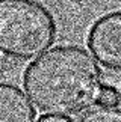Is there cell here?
<instances>
[{"label": "cell", "mask_w": 121, "mask_h": 122, "mask_svg": "<svg viewBox=\"0 0 121 122\" xmlns=\"http://www.w3.org/2000/svg\"><path fill=\"white\" fill-rule=\"evenodd\" d=\"M23 86L36 109L47 115L74 116L99 102L103 72L79 45H59L38 56L23 74Z\"/></svg>", "instance_id": "6da1fadb"}, {"label": "cell", "mask_w": 121, "mask_h": 122, "mask_svg": "<svg viewBox=\"0 0 121 122\" xmlns=\"http://www.w3.org/2000/svg\"><path fill=\"white\" fill-rule=\"evenodd\" d=\"M86 45L100 66L121 72V9L104 14L92 23Z\"/></svg>", "instance_id": "3957f363"}, {"label": "cell", "mask_w": 121, "mask_h": 122, "mask_svg": "<svg viewBox=\"0 0 121 122\" xmlns=\"http://www.w3.org/2000/svg\"><path fill=\"white\" fill-rule=\"evenodd\" d=\"M36 110L18 86L0 83V122H35Z\"/></svg>", "instance_id": "277c9868"}, {"label": "cell", "mask_w": 121, "mask_h": 122, "mask_svg": "<svg viewBox=\"0 0 121 122\" xmlns=\"http://www.w3.org/2000/svg\"><path fill=\"white\" fill-rule=\"evenodd\" d=\"M58 23L38 0H0V53L14 60H32L55 44Z\"/></svg>", "instance_id": "7a4b0ae2"}, {"label": "cell", "mask_w": 121, "mask_h": 122, "mask_svg": "<svg viewBox=\"0 0 121 122\" xmlns=\"http://www.w3.org/2000/svg\"><path fill=\"white\" fill-rule=\"evenodd\" d=\"M118 106L121 107V84H120V89H118Z\"/></svg>", "instance_id": "ba28073f"}, {"label": "cell", "mask_w": 121, "mask_h": 122, "mask_svg": "<svg viewBox=\"0 0 121 122\" xmlns=\"http://www.w3.org/2000/svg\"><path fill=\"white\" fill-rule=\"evenodd\" d=\"M99 104L103 107H115L118 104V89L109 86V84H104L100 92Z\"/></svg>", "instance_id": "8992f818"}, {"label": "cell", "mask_w": 121, "mask_h": 122, "mask_svg": "<svg viewBox=\"0 0 121 122\" xmlns=\"http://www.w3.org/2000/svg\"><path fill=\"white\" fill-rule=\"evenodd\" d=\"M35 122H74L68 116H60V115H43L39 116L38 121Z\"/></svg>", "instance_id": "52a82bcc"}, {"label": "cell", "mask_w": 121, "mask_h": 122, "mask_svg": "<svg viewBox=\"0 0 121 122\" xmlns=\"http://www.w3.org/2000/svg\"><path fill=\"white\" fill-rule=\"evenodd\" d=\"M79 122H121V110H117L115 107L99 106L86 110Z\"/></svg>", "instance_id": "5b68a950"}, {"label": "cell", "mask_w": 121, "mask_h": 122, "mask_svg": "<svg viewBox=\"0 0 121 122\" xmlns=\"http://www.w3.org/2000/svg\"><path fill=\"white\" fill-rule=\"evenodd\" d=\"M2 69H3V62H2V59H0V72H2Z\"/></svg>", "instance_id": "9c48e42d"}]
</instances>
